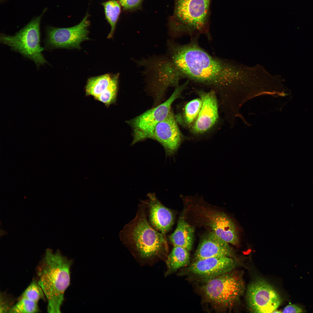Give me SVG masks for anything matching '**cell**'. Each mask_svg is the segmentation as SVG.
<instances>
[{"label":"cell","mask_w":313,"mask_h":313,"mask_svg":"<svg viewBox=\"0 0 313 313\" xmlns=\"http://www.w3.org/2000/svg\"><path fill=\"white\" fill-rule=\"evenodd\" d=\"M146 206L142 202L135 218L124 227L122 241L135 250L142 258L150 259L168 251L167 239L154 228L147 219Z\"/></svg>","instance_id":"obj_3"},{"label":"cell","mask_w":313,"mask_h":313,"mask_svg":"<svg viewBox=\"0 0 313 313\" xmlns=\"http://www.w3.org/2000/svg\"><path fill=\"white\" fill-rule=\"evenodd\" d=\"M43 14L33 19L14 35L3 33L0 35L1 43L33 61L37 68L48 63L42 54L44 48L40 43V24Z\"/></svg>","instance_id":"obj_6"},{"label":"cell","mask_w":313,"mask_h":313,"mask_svg":"<svg viewBox=\"0 0 313 313\" xmlns=\"http://www.w3.org/2000/svg\"><path fill=\"white\" fill-rule=\"evenodd\" d=\"M194 232L193 228L181 216L175 230L168 236V240L174 246L181 247L189 251L192 246Z\"/></svg>","instance_id":"obj_17"},{"label":"cell","mask_w":313,"mask_h":313,"mask_svg":"<svg viewBox=\"0 0 313 313\" xmlns=\"http://www.w3.org/2000/svg\"><path fill=\"white\" fill-rule=\"evenodd\" d=\"M173 13L169 19L170 35L175 38L188 34L192 38L204 34L210 39L212 0H174Z\"/></svg>","instance_id":"obj_4"},{"label":"cell","mask_w":313,"mask_h":313,"mask_svg":"<svg viewBox=\"0 0 313 313\" xmlns=\"http://www.w3.org/2000/svg\"><path fill=\"white\" fill-rule=\"evenodd\" d=\"M201 99L196 98L188 103L184 109V119L185 123L190 125L196 120L202 105Z\"/></svg>","instance_id":"obj_21"},{"label":"cell","mask_w":313,"mask_h":313,"mask_svg":"<svg viewBox=\"0 0 313 313\" xmlns=\"http://www.w3.org/2000/svg\"><path fill=\"white\" fill-rule=\"evenodd\" d=\"M188 83L177 86L170 97L163 103L128 121L133 131L132 145L150 138L156 125L169 113L172 103L179 97Z\"/></svg>","instance_id":"obj_8"},{"label":"cell","mask_w":313,"mask_h":313,"mask_svg":"<svg viewBox=\"0 0 313 313\" xmlns=\"http://www.w3.org/2000/svg\"><path fill=\"white\" fill-rule=\"evenodd\" d=\"M143 0H119L120 5L125 10H132L139 8Z\"/></svg>","instance_id":"obj_24"},{"label":"cell","mask_w":313,"mask_h":313,"mask_svg":"<svg viewBox=\"0 0 313 313\" xmlns=\"http://www.w3.org/2000/svg\"><path fill=\"white\" fill-rule=\"evenodd\" d=\"M6 297L4 294H1L0 296V313L9 312L10 310L12 307L11 305L10 302Z\"/></svg>","instance_id":"obj_25"},{"label":"cell","mask_w":313,"mask_h":313,"mask_svg":"<svg viewBox=\"0 0 313 313\" xmlns=\"http://www.w3.org/2000/svg\"><path fill=\"white\" fill-rule=\"evenodd\" d=\"M45 296L37 282L33 280L22 294L20 298H26L38 302L40 299L44 300Z\"/></svg>","instance_id":"obj_23"},{"label":"cell","mask_w":313,"mask_h":313,"mask_svg":"<svg viewBox=\"0 0 313 313\" xmlns=\"http://www.w3.org/2000/svg\"><path fill=\"white\" fill-rule=\"evenodd\" d=\"M246 297L248 308L254 313L273 312L282 301L276 290L262 279H256L250 284Z\"/></svg>","instance_id":"obj_11"},{"label":"cell","mask_w":313,"mask_h":313,"mask_svg":"<svg viewBox=\"0 0 313 313\" xmlns=\"http://www.w3.org/2000/svg\"><path fill=\"white\" fill-rule=\"evenodd\" d=\"M143 202L148 210V221L151 226L165 237L172 227L174 215L172 210L163 205L154 193H148Z\"/></svg>","instance_id":"obj_14"},{"label":"cell","mask_w":313,"mask_h":313,"mask_svg":"<svg viewBox=\"0 0 313 313\" xmlns=\"http://www.w3.org/2000/svg\"><path fill=\"white\" fill-rule=\"evenodd\" d=\"M245 289L241 274L232 271L202 283L200 291L204 303L220 312L234 306Z\"/></svg>","instance_id":"obj_5"},{"label":"cell","mask_w":313,"mask_h":313,"mask_svg":"<svg viewBox=\"0 0 313 313\" xmlns=\"http://www.w3.org/2000/svg\"><path fill=\"white\" fill-rule=\"evenodd\" d=\"M107 21L111 28L107 38H112L115 30L117 23L121 11L120 5L116 0H110L102 3Z\"/></svg>","instance_id":"obj_20"},{"label":"cell","mask_w":313,"mask_h":313,"mask_svg":"<svg viewBox=\"0 0 313 313\" xmlns=\"http://www.w3.org/2000/svg\"><path fill=\"white\" fill-rule=\"evenodd\" d=\"M303 310L300 306L295 304H290L285 307L283 310V313H302Z\"/></svg>","instance_id":"obj_26"},{"label":"cell","mask_w":313,"mask_h":313,"mask_svg":"<svg viewBox=\"0 0 313 313\" xmlns=\"http://www.w3.org/2000/svg\"><path fill=\"white\" fill-rule=\"evenodd\" d=\"M72 261L59 251H46L37 269V282L47 302L49 313H60L65 292L70 285Z\"/></svg>","instance_id":"obj_2"},{"label":"cell","mask_w":313,"mask_h":313,"mask_svg":"<svg viewBox=\"0 0 313 313\" xmlns=\"http://www.w3.org/2000/svg\"><path fill=\"white\" fill-rule=\"evenodd\" d=\"M197 37L182 45L169 40L168 55L183 78L218 87L232 89L235 94L245 83L244 68L210 55L199 45Z\"/></svg>","instance_id":"obj_1"},{"label":"cell","mask_w":313,"mask_h":313,"mask_svg":"<svg viewBox=\"0 0 313 313\" xmlns=\"http://www.w3.org/2000/svg\"><path fill=\"white\" fill-rule=\"evenodd\" d=\"M233 251L228 244L212 231L206 235L199 245L193 261L204 259L226 256L232 258Z\"/></svg>","instance_id":"obj_16"},{"label":"cell","mask_w":313,"mask_h":313,"mask_svg":"<svg viewBox=\"0 0 313 313\" xmlns=\"http://www.w3.org/2000/svg\"><path fill=\"white\" fill-rule=\"evenodd\" d=\"M150 138L161 144L166 156H172L176 153L183 137L171 110L165 118L156 125Z\"/></svg>","instance_id":"obj_12"},{"label":"cell","mask_w":313,"mask_h":313,"mask_svg":"<svg viewBox=\"0 0 313 313\" xmlns=\"http://www.w3.org/2000/svg\"><path fill=\"white\" fill-rule=\"evenodd\" d=\"M190 260L189 251L181 247L174 246L166 259V275L186 267Z\"/></svg>","instance_id":"obj_19"},{"label":"cell","mask_w":313,"mask_h":313,"mask_svg":"<svg viewBox=\"0 0 313 313\" xmlns=\"http://www.w3.org/2000/svg\"><path fill=\"white\" fill-rule=\"evenodd\" d=\"M88 17L89 14L87 13L79 23L70 27H47L43 41L45 49L48 50L60 48L81 49V43L89 39Z\"/></svg>","instance_id":"obj_9"},{"label":"cell","mask_w":313,"mask_h":313,"mask_svg":"<svg viewBox=\"0 0 313 313\" xmlns=\"http://www.w3.org/2000/svg\"><path fill=\"white\" fill-rule=\"evenodd\" d=\"M144 67V72L150 80V86L157 99H160L169 87L176 86L183 78L168 55L143 59L138 63Z\"/></svg>","instance_id":"obj_7"},{"label":"cell","mask_w":313,"mask_h":313,"mask_svg":"<svg viewBox=\"0 0 313 313\" xmlns=\"http://www.w3.org/2000/svg\"><path fill=\"white\" fill-rule=\"evenodd\" d=\"M199 209V213L217 236L228 243L234 245L238 243L236 226L229 216L223 212L210 209Z\"/></svg>","instance_id":"obj_13"},{"label":"cell","mask_w":313,"mask_h":313,"mask_svg":"<svg viewBox=\"0 0 313 313\" xmlns=\"http://www.w3.org/2000/svg\"><path fill=\"white\" fill-rule=\"evenodd\" d=\"M39 311L38 302L20 298L10 310V313H37Z\"/></svg>","instance_id":"obj_22"},{"label":"cell","mask_w":313,"mask_h":313,"mask_svg":"<svg viewBox=\"0 0 313 313\" xmlns=\"http://www.w3.org/2000/svg\"><path fill=\"white\" fill-rule=\"evenodd\" d=\"M236 265V261L232 258H208L193 261L179 274L181 276L202 283L233 271Z\"/></svg>","instance_id":"obj_10"},{"label":"cell","mask_w":313,"mask_h":313,"mask_svg":"<svg viewBox=\"0 0 313 313\" xmlns=\"http://www.w3.org/2000/svg\"><path fill=\"white\" fill-rule=\"evenodd\" d=\"M202 105L199 115L192 127V132L196 134L204 133L215 123L218 117L217 102L214 92L211 91L201 94Z\"/></svg>","instance_id":"obj_15"},{"label":"cell","mask_w":313,"mask_h":313,"mask_svg":"<svg viewBox=\"0 0 313 313\" xmlns=\"http://www.w3.org/2000/svg\"><path fill=\"white\" fill-rule=\"evenodd\" d=\"M119 74L107 73L88 78L85 87L86 96H92L94 99L119 80Z\"/></svg>","instance_id":"obj_18"}]
</instances>
